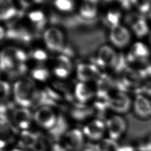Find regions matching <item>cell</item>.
Wrapping results in <instances>:
<instances>
[{"mask_svg":"<svg viewBox=\"0 0 151 151\" xmlns=\"http://www.w3.org/2000/svg\"><path fill=\"white\" fill-rule=\"evenodd\" d=\"M31 76L34 79L43 81H45L48 78L50 73L46 68L40 66L32 70Z\"/></svg>","mask_w":151,"mask_h":151,"instance_id":"obj_27","label":"cell"},{"mask_svg":"<svg viewBox=\"0 0 151 151\" xmlns=\"http://www.w3.org/2000/svg\"><path fill=\"white\" fill-rule=\"evenodd\" d=\"M4 114H0V150L18 137L17 128Z\"/></svg>","mask_w":151,"mask_h":151,"instance_id":"obj_8","label":"cell"},{"mask_svg":"<svg viewBox=\"0 0 151 151\" xmlns=\"http://www.w3.org/2000/svg\"><path fill=\"white\" fill-rule=\"evenodd\" d=\"M133 99L125 91L116 90L109 96L108 106L111 113L125 116L132 111Z\"/></svg>","mask_w":151,"mask_h":151,"instance_id":"obj_4","label":"cell"},{"mask_svg":"<svg viewBox=\"0 0 151 151\" xmlns=\"http://www.w3.org/2000/svg\"><path fill=\"white\" fill-rule=\"evenodd\" d=\"M74 0H54V5L60 11L68 12L74 8Z\"/></svg>","mask_w":151,"mask_h":151,"instance_id":"obj_26","label":"cell"},{"mask_svg":"<svg viewBox=\"0 0 151 151\" xmlns=\"http://www.w3.org/2000/svg\"><path fill=\"white\" fill-rule=\"evenodd\" d=\"M149 18H150V21H151V11H150V12L149 13Z\"/></svg>","mask_w":151,"mask_h":151,"instance_id":"obj_38","label":"cell"},{"mask_svg":"<svg viewBox=\"0 0 151 151\" xmlns=\"http://www.w3.org/2000/svg\"><path fill=\"white\" fill-rule=\"evenodd\" d=\"M150 51L149 47L142 42H136L131 47L126 56L128 62L145 63L150 57Z\"/></svg>","mask_w":151,"mask_h":151,"instance_id":"obj_14","label":"cell"},{"mask_svg":"<svg viewBox=\"0 0 151 151\" xmlns=\"http://www.w3.org/2000/svg\"><path fill=\"white\" fill-rule=\"evenodd\" d=\"M70 71L71 70L67 68L58 64H57L54 68V73L57 77L60 78H65L69 76Z\"/></svg>","mask_w":151,"mask_h":151,"instance_id":"obj_29","label":"cell"},{"mask_svg":"<svg viewBox=\"0 0 151 151\" xmlns=\"http://www.w3.org/2000/svg\"><path fill=\"white\" fill-rule=\"evenodd\" d=\"M122 15L117 9L109 11L104 17V22L110 29L120 24Z\"/></svg>","mask_w":151,"mask_h":151,"instance_id":"obj_23","label":"cell"},{"mask_svg":"<svg viewBox=\"0 0 151 151\" xmlns=\"http://www.w3.org/2000/svg\"><path fill=\"white\" fill-rule=\"evenodd\" d=\"M29 19L35 25L38 29L44 27L46 24L47 20L44 14L40 10L31 11L28 14Z\"/></svg>","mask_w":151,"mask_h":151,"instance_id":"obj_24","label":"cell"},{"mask_svg":"<svg viewBox=\"0 0 151 151\" xmlns=\"http://www.w3.org/2000/svg\"><path fill=\"white\" fill-rule=\"evenodd\" d=\"M35 122L42 129L50 131L56 125L58 116L50 106H40L33 114Z\"/></svg>","mask_w":151,"mask_h":151,"instance_id":"obj_5","label":"cell"},{"mask_svg":"<svg viewBox=\"0 0 151 151\" xmlns=\"http://www.w3.org/2000/svg\"><path fill=\"white\" fill-rule=\"evenodd\" d=\"M44 40L47 47L53 52H64L68 56L72 52L65 45V37L61 30L57 27H50L44 32Z\"/></svg>","mask_w":151,"mask_h":151,"instance_id":"obj_3","label":"cell"},{"mask_svg":"<svg viewBox=\"0 0 151 151\" xmlns=\"http://www.w3.org/2000/svg\"><path fill=\"white\" fill-rule=\"evenodd\" d=\"M18 145L25 149L34 150L37 148L38 144L39 137L31 132L23 130L18 136Z\"/></svg>","mask_w":151,"mask_h":151,"instance_id":"obj_17","label":"cell"},{"mask_svg":"<svg viewBox=\"0 0 151 151\" xmlns=\"http://www.w3.org/2000/svg\"><path fill=\"white\" fill-rule=\"evenodd\" d=\"M51 151H68V150L64 146H61L58 143H54L51 146Z\"/></svg>","mask_w":151,"mask_h":151,"instance_id":"obj_34","label":"cell"},{"mask_svg":"<svg viewBox=\"0 0 151 151\" xmlns=\"http://www.w3.org/2000/svg\"><path fill=\"white\" fill-rule=\"evenodd\" d=\"M133 6H134L141 15L149 13L151 11V0H131Z\"/></svg>","mask_w":151,"mask_h":151,"instance_id":"obj_25","label":"cell"},{"mask_svg":"<svg viewBox=\"0 0 151 151\" xmlns=\"http://www.w3.org/2000/svg\"><path fill=\"white\" fill-rule=\"evenodd\" d=\"M74 95L78 101L81 103H85L92 99L94 93L85 83L80 82L76 86Z\"/></svg>","mask_w":151,"mask_h":151,"instance_id":"obj_21","label":"cell"},{"mask_svg":"<svg viewBox=\"0 0 151 151\" xmlns=\"http://www.w3.org/2000/svg\"><path fill=\"white\" fill-rule=\"evenodd\" d=\"M107 137L119 142L126 135L129 124L124 116L110 113L105 119Z\"/></svg>","mask_w":151,"mask_h":151,"instance_id":"obj_2","label":"cell"},{"mask_svg":"<svg viewBox=\"0 0 151 151\" xmlns=\"http://www.w3.org/2000/svg\"><path fill=\"white\" fill-rule=\"evenodd\" d=\"M5 35H6V32L4 28L0 25V40H2L5 37Z\"/></svg>","mask_w":151,"mask_h":151,"instance_id":"obj_35","label":"cell"},{"mask_svg":"<svg viewBox=\"0 0 151 151\" xmlns=\"http://www.w3.org/2000/svg\"><path fill=\"white\" fill-rule=\"evenodd\" d=\"M149 42H150V44L151 45V32H150V35H149Z\"/></svg>","mask_w":151,"mask_h":151,"instance_id":"obj_36","label":"cell"},{"mask_svg":"<svg viewBox=\"0 0 151 151\" xmlns=\"http://www.w3.org/2000/svg\"><path fill=\"white\" fill-rule=\"evenodd\" d=\"M38 151H43V150H38Z\"/></svg>","mask_w":151,"mask_h":151,"instance_id":"obj_40","label":"cell"},{"mask_svg":"<svg viewBox=\"0 0 151 151\" xmlns=\"http://www.w3.org/2000/svg\"><path fill=\"white\" fill-rule=\"evenodd\" d=\"M126 21L133 31L138 38H143L149 33V27L146 19L141 14H129L126 18Z\"/></svg>","mask_w":151,"mask_h":151,"instance_id":"obj_12","label":"cell"},{"mask_svg":"<svg viewBox=\"0 0 151 151\" xmlns=\"http://www.w3.org/2000/svg\"><path fill=\"white\" fill-rule=\"evenodd\" d=\"M119 143L106 137L96 143L94 145L96 151H118Z\"/></svg>","mask_w":151,"mask_h":151,"instance_id":"obj_22","label":"cell"},{"mask_svg":"<svg viewBox=\"0 0 151 151\" xmlns=\"http://www.w3.org/2000/svg\"><path fill=\"white\" fill-rule=\"evenodd\" d=\"M63 138L64 146L68 151H81L85 146V136L79 129L67 130Z\"/></svg>","mask_w":151,"mask_h":151,"instance_id":"obj_9","label":"cell"},{"mask_svg":"<svg viewBox=\"0 0 151 151\" xmlns=\"http://www.w3.org/2000/svg\"><path fill=\"white\" fill-rule=\"evenodd\" d=\"M57 64L65 67L71 71L72 63L68 56L65 54H62L59 55L57 58Z\"/></svg>","mask_w":151,"mask_h":151,"instance_id":"obj_31","label":"cell"},{"mask_svg":"<svg viewBox=\"0 0 151 151\" xmlns=\"http://www.w3.org/2000/svg\"><path fill=\"white\" fill-rule=\"evenodd\" d=\"M14 55L15 60L18 63H24L28 58V55L26 52L18 48H16L15 49Z\"/></svg>","mask_w":151,"mask_h":151,"instance_id":"obj_32","label":"cell"},{"mask_svg":"<svg viewBox=\"0 0 151 151\" xmlns=\"http://www.w3.org/2000/svg\"><path fill=\"white\" fill-rule=\"evenodd\" d=\"M132 112L134 116L141 121L151 119V99L141 94H136L133 99Z\"/></svg>","mask_w":151,"mask_h":151,"instance_id":"obj_7","label":"cell"},{"mask_svg":"<svg viewBox=\"0 0 151 151\" xmlns=\"http://www.w3.org/2000/svg\"><path fill=\"white\" fill-rule=\"evenodd\" d=\"M109 40L112 45L119 49L126 48L131 41V34L124 26L120 24L110 29Z\"/></svg>","mask_w":151,"mask_h":151,"instance_id":"obj_10","label":"cell"},{"mask_svg":"<svg viewBox=\"0 0 151 151\" xmlns=\"http://www.w3.org/2000/svg\"><path fill=\"white\" fill-rule=\"evenodd\" d=\"M42 0H19L21 5L24 8H28L34 4L42 2Z\"/></svg>","mask_w":151,"mask_h":151,"instance_id":"obj_33","label":"cell"},{"mask_svg":"<svg viewBox=\"0 0 151 151\" xmlns=\"http://www.w3.org/2000/svg\"><path fill=\"white\" fill-rule=\"evenodd\" d=\"M31 56L34 60L39 62L45 61L48 58V55L46 52L41 49H36L34 50L31 52Z\"/></svg>","mask_w":151,"mask_h":151,"instance_id":"obj_30","label":"cell"},{"mask_svg":"<svg viewBox=\"0 0 151 151\" xmlns=\"http://www.w3.org/2000/svg\"><path fill=\"white\" fill-rule=\"evenodd\" d=\"M10 151H22V150H19V149H13V150H11Z\"/></svg>","mask_w":151,"mask_h":151,"instance_id":"obj_37","label":"cell"},{"mask_svg":"<svg viewBox=\"0 0 151 151\" xmlns=\"http://www.w3.org/2000/svg\"><path fill=\"white\" fill-rule=\"evenodd\" d=\"M119 55L111 47L104 45L100 48L96 63L100 67L114 68L118 61Z\"/></svg>","mask_w":151,"mask_h":151,"instance_id":"obj_11","label":"cell"},{"mask_svg":"<svg viewBox=\"0 0 151 151\" xmlns=\"http://www.w3.org/2000/svg\"><path fill=\"white\" fill-rule=\"evenodd\" d=\"M77 77L81 82H87L97 80L101 74L97 65L93 64L80 63L77 68Z\"/></svg>","mask_w":151,"mask_h":151,"instance_id":"obj_16","label":"cell"},{"mask_svg":"<svg viewBox=\"0 0 151 151\" xmlns=\"http://www.w3.org/2000/svg\"><path fill=\"white\" fill-rule=\"evenodd\" d=\"M13 92L16 103L20 107L28 108L35 104L38 91L31 80L25 78L15 83Z\"/></svg>","mask_w":151,"mask_h":151,"instance_id":"obj_1","label":"cell"},{"mask_svg":"<svg viewBox=\"0 0 151 151\" xmlns=\"http://www.w3.org/2000/svg\"><path fill=\"white\" fill-rule=\"evenodd\" d=\"M79 12L80 16L84 19H95L98 14V0H83Z\"/></svg>","mask_w":151,"mask_h":151,"instance_id":"obj_18","label":"cell"},{"mask_svg":"<svg viewBox=\"0 0 151 151\" xmlns=\"http://www.w3.org/2000/svg\"><path fill=\"white\" fill-rule=\"evenodd\" d=\"M133 151H137V150H134Z\"/></svg>","mask_w":151,"mask_h":151,"instance_id":"obj_39","label":"cell"},{"mask_svg":"<svg viewBox=\"0 0 151 151\" xmlns=\"http://www.w3.org/2000/svg\"><path fill=\"white\" fill-rule=\"evenodd\" d=\"M6 35L8 38L16 40L23 42H28L32 36L31 33L22 27L12 26L8 29Z\"/></svg>","mask_w":151,"mask_h":151,"instance_id":"obj_19","label":"cell"},{"mask_svg":"<svg viewBox=\"0 0 151 151\" xmlns=\"http://www.w3.org/2000/svg\"><path fill=\"white\" fill-rule=\"evenodd\" d=\"M11 87L6 81L0 80V103H4L9 98Z\"/></svg>","mask_w":151,"mask_h":151,"instance_id":"obj_28","label":"cell"},{"mask_svg":"<svg viewBox=\"0 0 151 151\" xmlns=\"http://www.w3.org/2000/svg\"><path fill=\"white\" fill-rule=\"evenodd\" d=\"M12 118L14 126L23 131L29 127L33 120V114L28 108L20 107L14 110Z\"/></svg>","mask_w":151,"mask_h":151,"instance_id":"obj_13","label":"cell"},{"mask_svg":"<svg viewBox=\"0 0 151 151\" xmlns=\"http://www.w3.org/2000/svg\"><path fill=\"white\" fill-rule=\"evenodd\" d=\"M15 49L16 48L14 47H8L4 48L0 54V69L6 72L9 76L19 64L15 58Z\"/></svg>","mask_w":151,"mask_h":151,"instance_id":"obj_15","label":"cell"},{"mask_svg":"<svg viewBox=\"0 0 151 151\" xmlns=\"http://www.w3.org/2000/svg\"><path fill=\"white\" fill-rule=\"evenodd\" d=\"M18 13L12 0H0V20H9L17 16Z\"/></svg>","mask_w":151,"mask_h":151,"instance_id":"obj_20","label":"cell"},{"mask_svg":"<svg viewBox=\"0 0 151 151\" xmlns=\"http://www.w3.org/2000/svg\"><path fill=\"white\" fill-rule=\"evenodd\" d=\"M83 132L86 137L97 143L107 137L105 120L96 117L85 124Z\"/></svg>","mask_w":151,"mask_h":151,"instance_id":"obj_6","label":"cell"}]
</instances>
